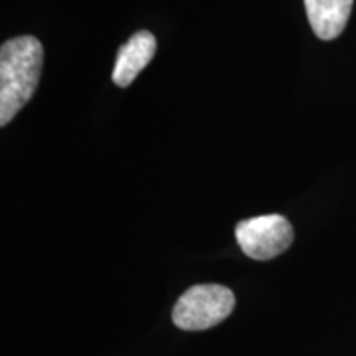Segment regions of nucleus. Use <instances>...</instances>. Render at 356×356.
Masks as SVG:
<instances>
[{"instance_id": "obj_1", "label": "nucleus", "mask_w": 356, "mask_h": 356, "mask_svg": "<svg viewBox=\"0 0 356 356\" xmlns=\"http://www.w3.org/2000/svg\"><path fill=\"white\" fill-rule=\"evenodd\" d=\"M43 66V47L35 37L7 40L0 48V126L19 114L37 91Z\"/></svg>"}, {"instance_id": "obj_2", "label": "nucleus", "mask_w": 356, "mask_h": 356, "mask_svg": "<svg viewBox=\"0 0 356 356\" xmlns=\"http://www.w3.org/2000/svg\"><path fill=\"white\" fill-rule=\"evenodd\" d=\"M234 304L231 289L218 284H200L181 293L173 307L172 320L181 330H208L228 318Z\"/></svg>"}, {"instance_id": "obj_3", "label": "nucleus", "mask_w": 356, "mask_h": 356, "mask_svg": "<svg viewBox=\"0 0 356 356\" xmlns=\"http://www.w3.org/2000/svg\"><path fill=\"white\" fill-rule=\"evenodd\" d=\"M236 241L248 257L269 261L286 252L293 241V228L282 215H262L236 225Z\"/></svg>"}, {"instance_id": "obj_4", "label": "nucleus", "mask_w": 356, "mask_h": 356, "mask_svg": "<svg viewBox=\"0 0 356 356\" xmlns=\"http://www.w3.org/2000/svg\"><path fill=\"white\" fill-rule=\"evenodd\" d=\"M157 50V42L150 32L134 33L126 44L119 48L115 66L113 71V81L119 88H127L137 74L150 63Z\"/></svg>"}, {"instance_id": "obj_5", "label": "nucleus", "mask_w": 356, "mask_h": 356, "mask_svg": "<svg viewBox=\"0 0 356 356\" xmlns=\"http://www.w3.org/2000/svg\"><path fill=\"white\" fill-rule=\"evenodd\" d=\"M310 26L320 40H333L345 30L353 0H304Z\"/></svg>"}]
</instances>
